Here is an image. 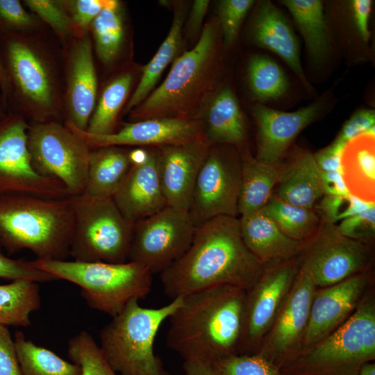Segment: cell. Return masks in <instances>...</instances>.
I'll return each mask as SVG.
<instances>
[{
    "instance_id": "obj_12",
    "label": "cell",
    "mask_w": 375,
    "mask_h": 375,
    "mask_svg": "<svg viewBox=\"0 0 375 375\" xmlns=\"http://www.w3.org/2000/svg\"><path fill=\"white\" fill-rule=\"evenodd\" d=\"M240 183L241 158L222 144L210 146L188 210L194 226L219 216L238 217Z\"/></svg>"
},
{
    "instance_id": "obj_3",
    "label": "cell",
    "mask_w": 375,
    "mask_h": 375,
    "mask_svg": "<svg viewBox=\"0 0 375 375\" xmlns=\"http://www.w3.org/2000/svg\"><path fill=\"white\" fill-rule=\"evenodd\" d=\"M74 226L72 197L0 195V247L8 254L29 250L37 259L66 260Z\"/></svg>"
},
{
    "instance_id": "obj_40",
    "label": "cell",
    "mask_w": 375,
    "mask_h": 375,
    "mask_svg": "<svg viewBox=\"0 0 375 375\" xmlns=\"http://www.w3.org/2000/svg\"><path fill=\"white\" fill-rule=\"evenodd\" d=\"M351 194L327 195L324 194L317 206L321 219L335 224L363 211L371 206Z\"/></svg>"
},
{
    "instance_id": "obj_34",
    "label": "cell",
    "mask_w": 375,
    "mask_h": 375,
    "mask_svg": "<svg viewBox=\"0 0 375 375\" xmlns=\"http://www.w3.org/2000/svg\"><path fill=\"white\" fill-rule=\"evenodd\" d=\"M291 239L303 242L317 230L320 219L313 208L287 203L273 194L262 208Z\"/></svg>"
},
{
    "instance_id": "obj_16",
    "label": "cell",
    "mask_w": 375,
    "mask_h": 375,
    "mask_svg": "<svg viewBox=\"0 0 375 375\" xmlns=\"http://www.w3.org/2000/svg\"><path fill=\"white\" fill-rule=\"evenodd\" d=\"M374 283V272L370 271L329 286L317 288L298 354L345 323Z\"/></svg>"
},
{
    "instance_id": "obj_49",
    "label": "cell",
    "mask_w": 375,
    "mask_h": 375,
    "mask_svg": "<svg viewBox=\"0 0 375 375\" xmlns=\"http://www.w3.org/2000/svg\"><path fill=\"white\" fill-rule=\"evenodd\" d=\"M105 0H78L74 3L73 19L81 27L88 26L99 14Z\"/></svg>"
},
{
    "instance_id": "obj_33",
    "label": "cell",
    "mask_w": 375,
    "mask_h": 375,
    "mask_svg": "<svg viewBox=\"0 0 375 375\" xmlns=\"http://www.w3.org/2000/svg\"><path fill=\"white\" fill-rule=\"evenodd\" d=\"M14 342L22 375H81L78 365L36 345L22 331L15 333Z\"/></svg>"
},
{
    "instance_id": "obj_25",
    "label": "cell",
    "mask_w": 375,
    "mask_h": 375,
    "mask_svg": "<svg viewBox=\"0 0 375 375\" xmlns=\"http://www.w3.org/2000/svg\"><path fill=\"white\" fill-rule=\"evenodd\" d=\"M276 194L283 201L292 205L313 208L324 195L321 170L314 156L303 151L297 153L282 171Z\"/></svg>"
},
{
    "instance_id": "obj_48",
    "label": "cell",
    "mask_w": 375,
    "mask_h": 375,
    "mask_svg": "<svg viewBox=\"0 0 375 375\" xmlns=\"http://www.w3.org/2000/svg\"><path fill=\"white\" fill-rule=\"evenodd\" d=\"M345 145L335 140L331 144L313 154L322 172L340 171L341 158Z\"/></svg>"
},
{
    "instance_id": "obj_7",
    "label": "cell",
    "mask_w": 375,
    "mask_h": 375,
    "mask_svg": "<svg viewBox=\"0 0 375 375\" xmlns=\"http://www.w3.org/2000/svg\"><path fill=\"white\" fill-rule=\"evenodd\" d=\"M31 262L58 279L78 285L81 296L90 308L112 317L118 315L131 299H145L151 289L153 274L138 262L37 258Z\"/></svg>"
},
{
    "instance_id": "obj_50",
    "label": "cell",
    "mask_w": 375,
    "mask_h": 375,
    "mask_svg": "<svg viewBox=\"0 0 375 375\" xmlns=\"http://www.w3.org/2000/svg\"><path fill=\"white\" fill-rule=\"evenodd\" d=\"M372 4L371 0H353L351 3L357 29L365 42H367L369 38L368 24Z\"/></svg>"
},
{
    "instance_id": "obj_51",
    "label": "cell",
    "mask_w": 375,
    "mask_h": 375,
    "mask_svg": "<svg viewBox=\"0 0 375 375\" xmlns=\"http://www.w3.org/2000/svg\"><path fill=\"white\" fill-rule=\"evenodd\" d=\"M321 181L324 194H349L344 183L340 171H321Z\"/></svg>"
},
{
    "instance_id": "obj_21",
    "label": "cell",
    "mask_w": 375,
    "mask_h": 375,
    "mask_svg": "<svg viewBox=\"0 0 375 375\" xmlns=\"http://www.w3.org/2000/svg\"><path fill=\"white\" fill-rule=\"evenodd\" d=\"M239 222L245 246L263 267L297 256L302 242L287 236L262 209L240 216Z\"/></svg>"
},
{
    "instance_id": "obj_1",
    "label": "cell",
    "mask_w": 375,
    "mask_h": 375,
    "mask_svg": "<svg viewBox=\"0 0 375 375\" xmlns=\"http://www.w3.org/2000/svg\"><path fill=\"white\" fill-rule=\"evenodd\" d=\"M263 268L242 239L239 218L219 216L196 227L189 248L160 273V280L172 300L219 285L248 290Z\"/></svg>"
},
{
    "instance_id": "obj_46",
    "label": "cell",
    "mask_w": 375,
    "mask_h": 375,
    "mask_svg": "<svg viewBox=\"0 0 375 375\" xmlns=\"http://www.w3.org/2000/svg\"><path fill=\"white\" fill-rule=\"evenodd\" d=\"M0 375H22L14 339L7 326L0 324Z\"/></svg>"
},
{
    "instance_id": "obj_52",
    "label": "cell",
    "mask_w": 375,
    "mask_h": 375,
    "mask_svg": "<svg viewBox=\"0 0 375 375\" xmlns=\"http://www.w3.org/2000/svg\"><path fill=\"white\" fill-rule=\"evenodd\" d=\"M209 3L210 1L208 0H196L194 1L188 24V33L190 36H195L200 31Z\"/></svg>"
},
{
    "instance_id": "obj_13",
    "label": "cell",
    "mask_w": 375,
    "mask_h": 375,
    "mask_svg": "<svg viewBox=\"0 0 375 375\" xmlns=\"http://www.w3.org/2000/svg\"><path fill=\"white\" fill-rule=\"evenodd\" d=\"M28 128L24 120L18 117L0 122V195L70 197L62 183L42 176L34 169L27 144Z\"/></svg>"
},
{
    "instance_id": "obj_17",
    "label": "cell",
    "mask_w": 375,
    "mask_h": 375,
    "mask_svg": "<svg viewBox=\"0 0 375 375\" xmlns=\"http://www.w3.org/2000/svg\"><path fill=\"white\" fill-rule=\"evenodd\" d=\"M92 149L103 147H148L158 148L180 144L204 138L202 119H148L126 124L118 131L94 135L65 124Z\"/></svg>"
},
{
    "instance_id": "obj_14",
    "label": "cell",
    "mask_w": 375,
    "mask_h": 375,
    "mask_svg": "<svg viewBox=\"0 0 375 375\" xmlns=\"http://www.w3.org/2000/svg\"><path fill=\"white\" fill-rule=\"evenodd\" d=\"M257 282L246 293L244 327L239 354L258 352L297 277V257L263 267Z\"/></svg>"
},
{
    "instance_id": "obj_43",
    "label": "cell",
    "mask_w": 375,
    "mask_h": 375,
    "mask_svg": "<svg viewBox=\"0 0 375 375\" xmlns=\"http://www.w3.org/2000/svg\"><path fill=\"white\" fill-rule=\"evenodd\" d=\"M337 226L343 235L372 245L375 236V204L342 220Z\"/></svg>"
},
{
    "instance_id": "obj_15",
    "label": "cell",
    "mask_w": 375,
    "mask_h": 375,
    "mask_svg": "<svg viewBox=\"0 0 375 375\" xmlns=\"http://www.w3.org/2000/svg\"><path fill=\"white\" fill-rule=\"evenodd\" d=\"M317 287L299 268L294 284L257 353L282 369L298 354Z\"/></svg>"
},
{
    "instance_id": "obj_18",
    "label": "cell",
    "mask_w": 375,
    "mask_h": 375,
    "mask_svg": "<svg viewBox=\"0 0 375 375\" xmlns=\"http://www.w3.org/2000/svg\"><path fill=\"white\" fill-rule=\"evenodd\" d=\"M210 147L202 138L156 148L161 187L168 206L188 211L199 172Z\"/></svg>"
},
{
    "instance_id": "obj_2",
    "label": "cell",
    "mask_w": 375,
    "mask_h": 375,
    "mask_svg": "<svg viewBox=\"0 0 375 375\" xmlns=\"http://www.w3.org/2000/svg\"><path fill=\"white\" fill-rule=\"evenodd\" d=\"M247 290L219 285L183 297L169 317L167 345L184 361L212 365L240 353Z\"/></svg>"
},
{
    "instance_id": "obj_36",
    "label": "cell",
    "mask_w": 375,
    "mask_h": 375,
    "mask_svg": "<svg viewBox=\"0 0 375 375\" xmlns=\"http://www.w3.org/2000/svg\"><path fill=\"white\" fill-rule=\"evenodd\" d=\"M131 83V75L126 74L113 80L105 88L85 131L94 135L114 132L117 115L128 94Z\"/></svg>"
},
{
    "instance_id": "obj_29",
    "label": "cell",
    "mask_w": 375,
    "mask_h": 375,
    "mask_svg": "<svg viewBox=\"0 0 375 375\" xmlns=\"http://www.w3.org/2000/svg\"><path fill=\"white\" fill-rule=\"evenodd\" d=\"M282 171V163H267L248 152L241 157V183L238 215H245L263 208L273 195Z\"/></svg>"
},
{
    "instance_id": "obj_24",
    "label": "cell",
    "mask_w": 375,
    "mask_h": 375,
    "mask_svg": "<svg viewBox=\"0 0 375 375\" xmlns=\"http://www.w3.org/2000/svg\"><path fill=\"white\" fill-rule=\"evenodd\" d=\"M256 43L283 60L306 83L299 57L297 38L286 19L269 1L262 2L253 24Z\"/></svg>"
},
{
    "instance_id": "obj_5",
    "label": "cell",
    "mask_w": 375,
    "mask_h": 375,
    "mask_svg": "<svg viewBox=\"0 0 375 375\" xmlns=\"http://www.w3.org/2000/svg\"><path fill=\"white\" fill-rule=\"evenodd\" d=\"M183 297L162 307H142L131 299L100 332L99 346L119 375H169L153 345L162 324L181 305Z\"/></svg>"
},
{
    "instance_id": "obj_10",
    "label": "cell",
    "mask_w": 375,
    "mask_h": 375,
    "mask_svg": "<svg viewBox=\"0 0 375 375\" xmlns=\"http://www.w3.org/2000/svg\"><path fill=\"white\" fill-rule=\"evenodd\" d=\"M297 258L315 286L324 288L372 271L374 251L372 244L349 238L335 224L320 219L317 230L302 242Z\"/></svg>"
},
{
    "instance_id": "obj_30",
    "label": "cell",
    "mask_w": 375,
    "mask_h": 375,
    "mask_svg": "<svg viewBox=\"0 0 375 375\" xmlns=\"http://www.w3.org/2000/svg\"><path fill=\"white\" fill-rule=\"evenodd\" d=\"M185 19L183 6L175 8L170 30L154 56L142 69V74L131 98L126 106L130 111L140 105L153 90L160 76L176 58L182 42V28Z\"/></svg>"
},
{
    "instance_id": "obj_45",
    "label": "cell",
    "mask_w": 375,
    "mask_h": 375,
    "mask_svg": "<svg viewBox=\"0 0 375 375\" xmlns=\"http://www.w3.org/2000/svg\"><path fill=\"white\" fill-rule=\"evenodd\" d=\"M375 112L374 110H361L353 114L344 124L336 141L347 144L353 138L364 134L374 135Z\"/></svg>"
},
{
    "instance_id": "obj_53",
    "label": "cell",
    "mask_w": 375,
    "mask_h": 375,
    "mask_svg": "<svg viewBox=\"0 0 375 375\" xmlns=\"http://www.w3.org/2000/svg\"><path fill=\"white\" fill-rule=\"evenodd\" d=\"M185 375H215L212 365L194 361H184Z\"/></svg>"
},
{
    "instance_id": "obj_4",
    "label": "cell",
    "mask_w": 375,
    "mask_h": 375,
    "mask_svg": "<svg viewBox=\"0 0 375 375\" xmlns=\"http://www.w3.org/2000/svg\"><path fill=\"white\" fill-rule=\"evenodd\" d=\"M217 25L208 22L196 45L175 59L165 81L137 108L132 117L201 119L216 83Z\"/></svg>"
},
{
    "instance_id": "obj_37",
    "label": "cell",
    "mask_w": 375,
    "mask_h": 375,
    "mask_svg": "<svg viewBox=\"0 0 375 375\" xmlns=\"http://www.w3.org/2000/svg\"><path fill=\"white\" fill-rule=\"evenodd\" d=\"M248 75L250 88L259 99H277L288 89V80L282 69L267 56L252 57L249 63Z\"/></svg>"
},
{
    "instance_id": "obj_44",
    "label": "cell",
    "mask_w": 375,
    "mask_h": 375,
    "mask_svg": "<svg viewBox=\"0 0 375 375\" xmlns=\"http://www.w3.org/2000/svg\"><path fill=\"white\" fill-rule=\"evenodd\" d=\"M26 4L60 35H65L71 29L72 23L65 12L49 0H27Z\"/></svg>"
},
{
    "instance_id": "obj_38",
    "label": "cell",
    "mask_w": 375,
    "mask_h": 375,
    "mask_svg": "<svg viewBox=\"0 0 375 375\" xmlns=\"http://www.w3.org/2000/svg\"><path fill=\"white\" fill-rule=\"evenodd\" d=\"M67 353L72 362L80 366L81 375H119L88 331H82L69 340Z\"/></svg>"
},
{
    "instance_id": "obj_31",
    "label": "cell",
    "mask_w": 375,
    "mask_h": 375,
    "mask_svg": "<svg viewBox=\"0 0 375 375\" xmlns=\"http://www.w3.org/2000/svg\"><path fill=\"white\" fill-rule=\"evenodd\" d=\"M41 305L37 282L19 279L0 285V324L28 326L30 315Z\"/></svg>"
},
{
    "instance_id": "obj_23",
    "label": "cell",
    "mask_w": 375,
    "mask_h": 375,
    "mask_svg": "<svg viewBox=\"0 0 375 375\" xmlns=\"http://www.w3.org/2000/svg\"><path fill=\"white\" fill-rule=\"evenodd\" d=\"M9 82L35 103L47 106L51 101V86L47 71L36 53L24 42L10 40L6 44Z\"/></svg>"
},
{
    "instance_id": "obj_28",
    "label": "cell",
    "mask_w": 375,
    "mask_h": 375,
    "mask_svg": "<svg viewBox=\"0 0 375 375\" xmlns=\"http://www.w3.org/2000/svg\"><path fill=\"white\" fill-rule=\"evenodd\" d=\"M204 138L210 146H241L246 129L238 101L231 89L224 88L211 100L203 122Z\"/></svg>"
},
{
    "instance_id": "obj_22",
    "label": "cell",
    "mask_w": 375,
    "mask_h": 375,
    "mask_svg": "<svg viewBox=\"0 0 375 375\" xmlns=\"http://www.w3.org/2000/svg\"><path fill=\"white\" fill-rule=\"evenodd\" d=\"M71 58L68 121L78 129L86 131L94 110L97 89L89 38L86 37L78 42Z\"/></svg>"
},
{
    "instance_id": "obj_9",
    "label": "cell",
    "mask_w": 375,
    "mask_h": 375,
    "mask_svg": "<svg viewBox=\"0 0 375 375\" xmlns=\"http://www.w3.org/2000/svg\"><path fill=\"white\" fill-rule=\"evenodd\" d=\"M27 144L40 175L62 183L70 197L83 193L92 149L80 136L66 125L39 123L28 126Z\"/></svg>"
},
{
    "instance_id": "obj_41",
    "label": "cell",
    "mask_w": 375,
    "mask_h": 375,
    "mask_svg": "<svg viewBox=\"0 0 375 375\" xmlns=\"http://www.w3.org/2000/svg\"><path fill=\"white\" fill-rule=\"evenodd\" d=\"M252 0H224L219 6V15L225 45L235 40L240 26L253 3Z\"/></svg>"
},
{
    "instance_id": "obj_47",
    "label": "cell",
    "mask_w": 375,
    "mask_h": 375,
    "mask_svg": "<svg viewBox=\"0 0 375 375\" xmlns=\"http://www.w3.org/2000/svg\"><path fill=\"white\" fill-rule=\"evenodd\" d=\"M0 19L15 27L30 26L33 23L31 17L17 0H0Z\"/></svg>"
},
{
    "instance_id": "obj_42",
    "label": "cell",
    "mask_w": 375,
    "mask_h": 375,
    "mask_svg": "<svg viewBox=\"0 0 375 375\" xmlns=\"http://www.w3.org/2000/svg\"><path fill=\"white\" fill-rule=\"evenodd\" d=\"M0 278L12 281L25 279L37 283L49 282L58 278L35 267L31 260L12 259L2 251L0 247Z\"/></svg>"
},
{
    "instance_id": "obj_8",
    "label": "cell",
    "mask_w": 375,
    "mask_h": 375,
    "mask_svg": "<svg viewBox=\"0 0 375 375\" xmlns=\"http://www.w3.org/2000/svg\"><path fill=\"white\" fill-rule=\"evenodd\" d=\"M72 197L74 226L69 256L80 262H128L133 224L112 198Z\"/></svg>"
},
{
    "instance_id": "obj_27",
    "label": "cell",
    "mask_w": 375,
    "mask_h": 375,
    "mask_svg": "<svg viewBox=\"0 0 375 375\" xmlns=\"http://www.w3.org/2000/svg\"><path fill=\"white\" fill-rule=\"evenodd\" d=\"M133 165L131 151L122 147H103L91 151L86 185L81 195L112 197Z\"/></svg>"
},
{
    "instance_id": "obj_32",
    "label": "cell",
    "mask_w": 375,
    "mask_h": 375,
    "mask_svg": "<svg viewBox=\"0 0 375 375\" xmlns=\"http://www.w3.org/2000/svg\"><path fill=\"white\" fill-rule=\"evenodd\" d=\"M304 38L312 60L321 62L328 52V42L323 4L319 0H285Z\"/></svg>"
},
{
    "instance_id": "obj_26",
    "label": "cell",
    "mask_w": 375,
    "mask_h": 375,
    "mask_svg": "<svg viewBox=\"0 0 375 375\" xmlns=\"http://www.w3.org/2000/svg\"><path fill=\"white\" fill-rule=\"evenodd\" d=\"M340 172L349 194L365 203H375L374 135H361L347 143Z\"/></svg>"
},
{
    "instance_id": "obj_55",
    "label": "cell",
    "mask_w": 375,
    "mask_h": 375,
    "mask_svg": "<svg viewBox=\"0 0 375 375\" xmlns=\"http://www.w3.org/2000/svg\"><path fill=\"white\" fill-rule=\"evenodd\" d=\"M358 375H375L374 361L367 362L360 368Z\"/></svg>"
},
{
    "instance_id": "obj_11",
    "label": "cell",
    "mask_w": 375,
    "mask_h": 375,
    "mask_svg": "<svg viewBox=\"0 0 375 375\" xmlns=\"http://www.w3.org/2000/svg\"><path fill=\"white\" fill-rule=\"evenodd\" d=\"M195 229L188 211L167 206L133 224L128 261L160 274L187 251Z\"/></svg>"
},
{
    "instance_id": "obj_20",
    "label": "cell",
    "mask_w": 375,
    "mask_h": 375,
    "mask_svg": "<svg viewBox=\"0 0 375 375\" xmlns=\"http://www.w3.org/2000/svg\"><path fill=\"white\" fill-rule=\"evenodd\" d=\"M320 103H315L294 112L276 110L262 104L253 109L258 125V153L262 162H281L300 132L317 116Z\"/></svg>"
},
{
    "instance_id": "obj_35",
    "label": "cell",
    "mask_w": 375,
    "mask_h": 375,
    "mask_svg": "<svg viewBox=\"0 0 375 375\" xmlns=\"http://www.w3.org/2000/svg\"><path fill=\"white\" fill-rule=\"evenodd\" d=\"M96 50L105 63L112 62L117 56L124 36L120 3L117 0H105L99 14L92 22Z\"/></svg>"
},
{
    "instance_id": "obj_54",
    "label": "cell",
    "mask_w": 375,
    "mask_h": 375,
    "mask_svg": "<svg viewBox=\"0 0 375 375\" xmlns=\"http://www.w3.org/2000/svg\"><path fill=\"white\" fill-rule=\"evenodd\" d=\"M0 88L2 91L4 100L6 99L10 92V85L8 76L0 58Z\"/></svg>"
},
{
    "instance_id": "obj_19",
    "label": "cell",
    "mask_w": 375,
    "mask_h": 375,
    "mask_svg": "<svg viewBox=\"0 0 375 375\" xmlns=\"http://www.w3.org/2000/svg\"><path fill=\"white\" fill-rule=\"evenodd\" d=\"M112 198L133 224L167 206L159 176L156 148H150L146 159L133 164Z\"/></svg>"
},
{
    "instance_id": "obj_56",
    "label": "cell",
    "mask_w": 375,
    "mask_h": 375,
    "mask_svg": "<svg viewBox=\"0 0 375 375\" xmlns=\"http://www.w3.org/2000/svg\"><path fill=\"white\" fill-rule=\"evenodd\" d=\"M4 118L1 117V111H0V122H1Z\"/></svg>"
},
{
    "instance_id": "obj_39",
    "label": "cell",
    "mask_w": 375,
    "mask_h": 375,
    "mask_svg": "<svg viewBox=\"0 0 375 375\" xmlns=\"http://www.w3.org/2000/svg\"><path fill=\"white\" fill-rule=\"evenodd\" d=\"M215 375H286L258 353L235 354L212 364Z\"/></svg>"
},
{
    "instance_id": "obj_6",
    "label": "cell",
    "mask_w": 375,
    "mask_h": 375,
    "mask_svg": "<svg viewBox=\"0 0 375 375\" xmlns=\"http://www.w3.org/2000/svg\"><path fill=\"white\" fill-rule=\"evenodd\" d=\"M375 360V285L340 327L300 352L281 370L286 375H358Z\"/></svg>"
}]
</instances>
